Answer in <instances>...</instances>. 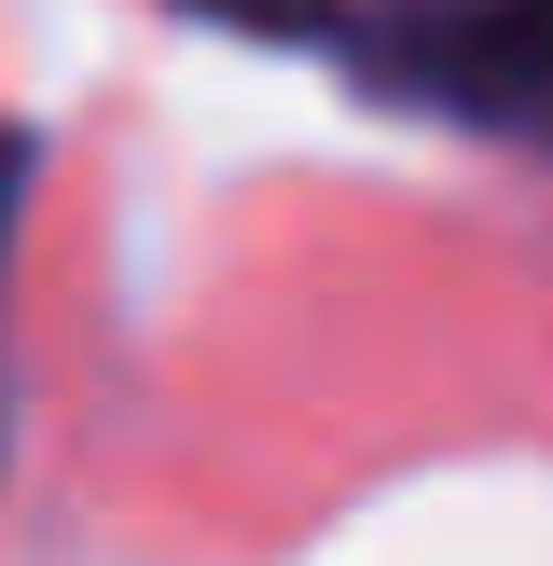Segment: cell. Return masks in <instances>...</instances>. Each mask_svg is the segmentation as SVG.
<instances>
[{"instance_id":"cell-1","label":"cell","mask_w":553,"mask_h":566,"mask_svg":"<svg viewBox=\"0 0 553 566\" xmlns=\"http://www.w3.org/2000/svg\"><path fill=\"white\" fill-rule=\"evenodd\" d=\"M28 180H42V153H28V125H0V291H14V235H28Z\"/></svg>"}]
</instances>
